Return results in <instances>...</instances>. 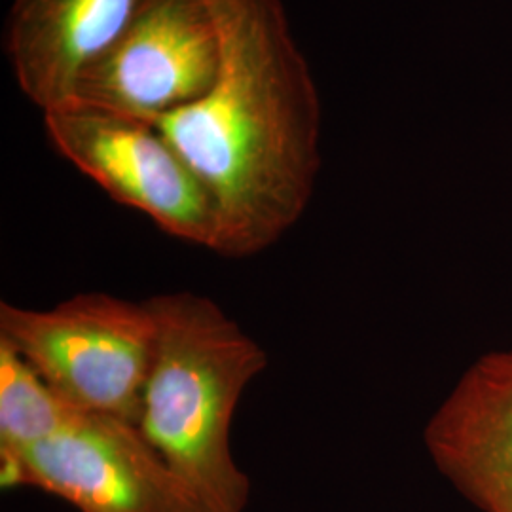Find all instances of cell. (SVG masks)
<instances>
[{
  "mask_svg": "<svg viewBox=\"0 0 512 512\" xmlns=\"http://www.w3.org/2000/svg\"><path fill=\"white\" fill-rule=\"evenodd\" d=\"M44 126L55 150L114 202L173 238L215 251L219 219L211 196L156 124L69 103L44 112Z\"/></svg>",
  "mask_w": 512,
  "mask_h": 512,
  "instance_id": "277c9868",
  "label": "cell"
},
{
  "mask_svg": "<svg viewBox=\"0 0 512 512\" xmlns=\"http://www.w3.org/2000/svg\"><path fill=\"white\" fill-rule=\"evenodd\" d=\"M0 478L78 512H202L139 427L109 418L84 416L54 439L2 456Z\"/></svg>",
  "mask_w": 512,
  "mask_h": 512,
  "instance_id": "8992f818",
  "label": "cell"
},
{
  "mask_svg": "<svg viewBox=\"0 0 512 512\" xmlns=\"http://www.w3.org/2000/svg\"><path fill=\"white\" fill-rule=\"evenodd\" d=\"M440 475L482 512H512V351L469 366L425 427Z\"/></svg>",
  "mask_w": 512,
  "mask_h": 512,
  "instance_id": "52a82bcc",
  "label": "cell"
},
{
  "mask_svg": "<svg viewBox=\"0 0 512 512\" xmlns=\"http://www.w3.org/2000/svg\"><path fill=\"white\" fill-rule=\"evenodd\" d=\"M143 0H14L6 52L19 90L42 110L73 103Z\"/></svg>",
  "mask_w": 512,
  "mask_h": 512,
  "instance_id": "ba28073f",
  "label": "cell"
},
{
  "mask_svg": "<svg viewBox=\"0 0 512 512\" xmlns=\"http://www.w3.org/2000/svg\"><path fill=\"white\" fill-rule=\"evenodd\" d=\"M158 342L139 431L181 478L202 512H245L251 480L232 452L243 391L268 355L217 302L179 291L148 298Z\"/></svg>",
  "mask_w": 512,
  "mask_h": 512,
  "instance_id": "7a4b0ae2",
  "label": "cell"
},
{
  "mask_svg": "<svg viewBox=\"0 0 512 512\" xmlns=\"http://www.w3.org/2000/svg\"><path fill=\"white\" fill-rule=\"evenodd\" d=\"M0 340L82 414L139 427L158 342L148 300L82 293L50 310L2 302Z\"/></svg>",
  "mask_w": 512,
  "mask_h": 512,
  "instance_id": "3957f363",
  "label": "cell"
},
{
  "mask_svg": "<svg viewBox=\"0 0 512 512\" xmlns=\"http://www.w3.org/2000/svg\"><path fill=\"white\" fill-rule=\"evenodd\" d=\"M84 416L0 340V458L54 439Z\"/></svg>",
  "mask_w": 512,
  "mask_h": 512,
  "instance_id": "9c48e42d",
  "label": "cell"
},
{
  "mask_svg": "<svg viewBox=\"0 0 512 512\" xmlns=\"http://www.w3.org/2000/svg\"><path fill=\"white\" fill-rule=\"evenodd\" d=\"M219 73L196 103L156 122L219 219L213 253L270 249L306 213L321 167V103L281 0H207Z\"/></svg>",
  "mask_w": 512,
  "mask_h": 512,
  "instance_id": "6da1fadb",
  "label": "cell"
},
{
  "mask_svg": "<svg viewBox=\"0 0 512 512\" xmlns=\"http://www.w3.org/2000/svg\"><path fill=\"white\" fill-rule=\"evenodd\" d=\"M219 63V29L207 0H143L82 78L73 103L156 124L203 97Z\"/></svg>",
  "mask_w": 512,
  "mask_h": 512,
  "instance_id": "5b68a950",
  "label": "cell"
}]
</instances>
